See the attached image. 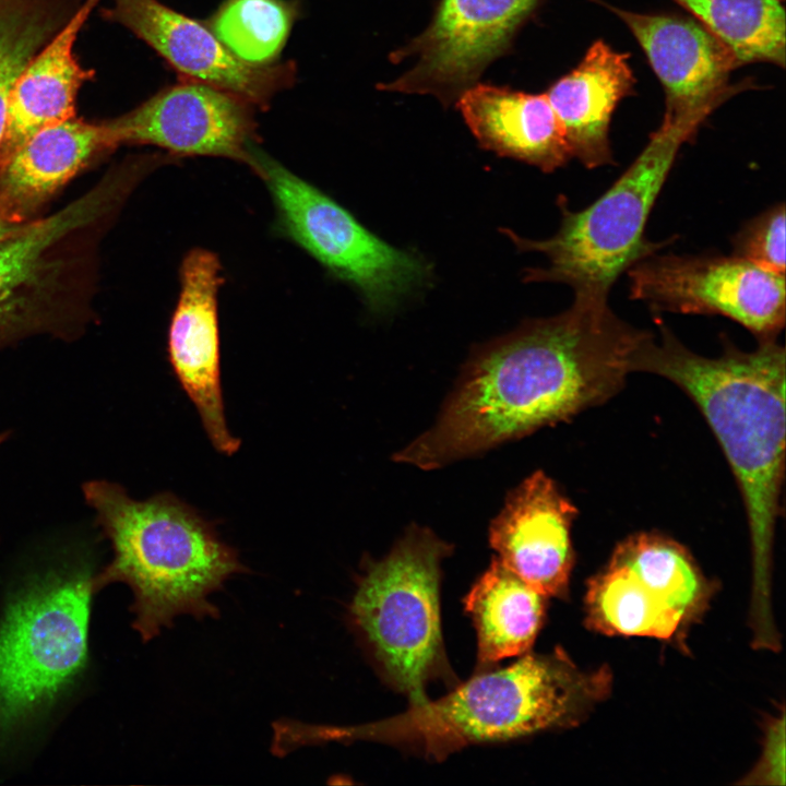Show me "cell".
<instances>
[{
  "label": "cell",
  "instance_id": "obj_1",
  "mask_svg": "<svg viewBox=\"0 0 786 786\" xmlns=\"http://www.w3.org/2000/svg\"><path fill=\"white\" fill-rule=\"evenodd\" d=\"M652 334L605 299L574 296L565 311L475 349L436 422L394 461L440 468L602 404L635 372Z\"/></svg>",
  "mask_w": 786,
  "mask_h": 786
},
{
  "label": "cell",
  "instance_id": "obj_2",
  "mask_svg": "<svg viewBox=\"0 0 786 786\" xmlns=\"http://www.w3.org/2000/svg\"><path fill=\"white\" fill-rule=\"evenodd\" d=\"M635 371L677 384L698 405L717 438L743 498L751 537L757 610L769 609L772 544L785 471V349L775 340L751 352L729 341L717 357L687 348L658 322Z\"/></svg>",
  "mask_w": 786,
  "mask_h": 786
},
{
  "label": "cell",
  "instance_id": "obj_3",
  "mask_svg": "<svg viewBox=\"0 0 786 786\" xmlns=\"http://www.w3.org/2000/svg\"><path fill=\"white\" fill-rule=\"evenodd\" d=\"M604 669L583 671L560 650L524 654L504 668H486L437 700L409 702L401 714L361 725L294 720V748L323 742L372 741L442 761L473 745L511 741L575 724L608 690Z\"/></svg>",
  "mask_w": 786,
  "mask_h": 786
},
{
  "label": "cell",
  "instance_id": "obj_4",
  "mask_svg": "<svg viewBox=\"0 0 786 786\" xmlns=\"http://www.w3.org/2000/svg\"><path fill=\"white\" fill-rule=\"evenodd\" d=\"M82 491L112 550L93 575L94 591L118 582L130 587L132 628L143 642L179 616L217 619L210 597L231 576L250 572L214 526L170 492L135 500L122 486L99 479Z\"/></svg>",
  "mask_w": 786,
  "mask_h": 786
},
{
  "label": "cell",
  "instance_id": "obj_5",
  "mask_svg": "<svg viewBox=\"0 0 786 786\" xmlns=\"http://www.w3.org/2000/svg\"><path fill=\"white\" fill-rule=\"evenodd\" d=\"M698 129L663 118L640 155L597 200L573 211L559 196L561 222L550 238L531 240L505 229L519 249L548 259L547 267L526 271L525 279L563 283L574 296L608 300L622 273L663 248L646 238V224L681 145Z\"/></svg>",
  "mask_w": 786,
  "mask_h": 786
},
{
  "label": "cell",
  "instance_id": "obj_6",
  "mask_svg": "<svg viewBox=\"0 0 786 786\" xmlns=\"http://www.w3.org/2000/svg\"><path fill=\"white\" fill-rule=\"evenodd\" d=\"M453 547L412 525L382 559H364L348 620L383 679L409 702L427 683L456 686L446 658L440 610L441 562Z\"/></svg>",
  "mask_w": 786,
  "mask_h": 786
},
{
  "label": "cell",
  "instance_id": "obj_7",
  "mask_svg": "<svg viewBox=\"0 0 786 786\" xmlns=\"http://www.w3.org/2000/svg\"><path fill=\"white\" fill-rule=\"evenodd\" d=\"M93 574L70 563L35 576L0 619V739L49 707L88 658Z\"/></svg>",
  "mask_w": 786,
  "mask_h": 786
},
{
  "label": "cell",
  "instance_id": "obj_8",
  "mask_svg": "<svg viewBox=\"0 0 786 786\" xmlns=\"http://www.w3.org/2000/svg\"><path fill=\"white\" fill-rule=\"evenodd\" d=\"M139 163L120 166L57 212L32 219L0 240V348L24 337L76 332L70 241L106 218L143 177Z\"/></svg>",
  "mask_w": 786,
  "mask_h": 786
},
{
  "label": "cell",
  "instance_id": "obj_9",
  "mask_svg": "<svg viewBox=\"0 0 786 786\" xmlns=\"http://www.w3.org/2000/svg\"><path fill=\"white\" fill-rule=\"evenodd\" d=\"M246 164L272 196L279 233L335 278L354 287L371 312H392L430 279V265L420 255L385 242L327 194L258 147L251 150Z\"/></svg>",
  "mask_w": 786,
  "mask_h": 786
},
{
  "label": "cell",
  "instance_id": "obj_10",
  "mask_svg": "<svg viewBox=\"0 0 786 786\" xmlns=\"http://www.w3.org/2000/svg\"><path fill=\"white\" fill-rule=\"evenodd\" d=\"M627 273L630 297L653 311L723 315L743 325L760 341L776 340L784 329L785 275L738 255L655 252Z\"/></svg>",
  "mask_w": 786,
  "mask_h": 786
},
{
  "label": "cell",
  "instance_id": "obj_11",
  "mask_svg": "<svg viewBox=\"0 0 786 786\" xmlns=\"http://www.w3.org/2000/svg\"><path fill=\"white\" fill-rule=\"evenodd\" d=\"M537 1L442 0L428 27L392 55L395 62L409 58L410 67L380 88L456 102L503 52Z\"/></svg>",
  "mask_w": 786,
  "mask_h": 786
},
{
  "label": "cell",
  "instance_id": "obj_12",
  "mask_svg": "<svg viewBox=\"0 0 786 786\" xmlns=\"http://www.w3.org/2000/svg\"><path fill=\"white\" fill-rule=\"evenodd\" d=\"M119 144H147L175 157L215 156L246 163L254 145L249 104L211 85L186 81L104 122Z\"/></svg>",
  "mask_w": 786,
  "mask_h": 786
},
{
  "label": "cell",
  "instance_id": "obj_13",
  "mask_svg": "<svg viewBox=\"0 0 786 786\" xmlns=\"http://www.w3.org/2000/svg\"><path fill=\"white\" fill-rule=\"evenodd\" d=\"M222 283L216 254L202 248L186 254L167 352L174 373L194 404L212 445L233 455L239 450L240 440L230 433L224 413L217 310Z\"/></svg>",
  "mask_w": 786,
  "mask_h": 786
},
{
  "label": "cell",
  "instance_id": "obj_14",
  "mask_svg": "<svg viewBox=\"0 0 786 786\" xmlns=\"http://www.w3.org/2000/svg\"><path fill=\"white\" fill-rule=\"evenodd\" d=\"M629 28L665 92L664 117L701 123L737 91L729 75L738 68L733 52L690 19L645 14L604 3Z\"/></svg>",
  "mask_w": 786,
  "mask_h": 786
},
{
  "label": "cell",
  "instance_id": "obj_15",
  "mask_svg": "<svg viewBox=\"0 0 786 786\" xmlns=\"http://www.w3.org/2000/svg\"><path fill=\"white\" fill-rule=\"evenodd\" d=\"M106 16L128 27L186 76L249 105H269L293 79L288 64L251 66L239 60L212 31L157 0H112Z\"/></svg>",
  "mask_w": 786,
  "mask_h": 786
},
{
  "label": "cell",
  "instance_id": "obj_16",
  "mask_svg": "<svg viewBox=\"0 0 786 786\" xmlns=\"http://www.w3.org/2000/svg\"><path fill=\"white\" fill-rule=\"evenodd\" d=\"M576 508L538 471L508 497L489 526V544L501 563L547 597L568 591L574 557L571 525Z\"/></svg>",
  "mask_w": 786,
  "mask_h": 786
},
{
  "label": "cell",
  "instance_id": "obj_17",
  "mask_svg": "<svg viewBox=\"0 0 786 786\" xmlns=\"http://www.w3.org/2000/svg\"><path fill=\"white\" fill-rule=\"evenodd\" d=\"M628 58L598 39L581 62L545 93L562 124L571 157L586 168L615 164L609 141L611 117L635 83Z\"/></svg>",
  "mask_w": 786,
  "mask_h": 786
},
{
  "label": "cell",
  "instance_id": "obj_18",
  "mask_svg": "<svg viewBox=\"0 0 786 786\" xmlns=\"http://www.w3.org/2000/svg\"><path fill=\"white\" fill-rule=\"evenodd\" d=\"M479 144L551 172L572 157L562 124L546 94L476 82L456 99Z\"/></svg>",
  "mask_w": 786,
  "mask_h": 786
},
{
  "label": "cell",
  "instance_id": "obj_19",
  "mask_svg": "<svg viewBox=\"0 0 786 786\" xmlns=\"http://www.w3.org/2000/svg\"><path fill=\"white\" fill-rule=\"evenodd\" d=\"M112 147L105 123L73 117L39 130L0 164V214L32 221L95 155Z\"/></svg>",
  "mask_w": 786,
  "mask_h": 786
},
{
  "label": "cell",
  "instance_id": "obj_20",
  "mask_svg": "<svg viewBox=\"0 0 786 786\" xmlns=\"http://www.w3.org/2000/svg\"><path fill=\"white\" fill-rule=\"evenodd\" d=\"M98 1L86 0L19 75L9 100L0 164L34 133L75 117L78 91L92 72L81 68L72 48Z\"/></svg>",
  "mask_w": 786,
  "mask_h": 786
},
{
  "label": "cell",
  "instance_id": "obj_21",
  "mask_svg": "<svg viewBox=\"0 0 786 786\" xmlns=\"http://www.w3.org/2000/svg\"><path fill=\"white\" fill-rule=\"evenodd\" d=\"M546 597L495 557L464 598L477 635L478 669L526 654L544 621Z\"/></svg>",
  "mask_w": 786,
  "mask_h": 786
},
{
  "label": "cell",
  "instance_id": "obj_22",
  "mask_svg": "<svg viewBox=\"0 0 786 786\" xmlns=\"http://www.w3.org/2000/svg\"><path fill=\"white\" fill-rule=\"evenodd\" d=\"M735 56L738 66L785 67V11L781 0H674Z\"/></svg>",
  "mask_w": 786,
  "mask_h": 786
},
{
  "label": "cell",
  "instance_id": "obj_23",
  "mask_svg": "<svg viewBox=\"0 0 786 786\" xmlns=\"http://www.w3.org/2000/svg\"><path fill=\"white\" fill-rule=\"evenodd\" d=\"M586 611L591 627L607 634L669 639L683 622L631 571L610 563L591 582Z\"/></svg>",
  "mask_w": 786,
  "mask_h": 786
},
{
  "label": "cell",
  "instance_id": "obj_24",
  "mask_svg": "<svg viewBox=\"0 0 786 786\" xmlns=\"http://www.w3.org/2000/svg\"><path fill=\"white\" fill-rule=\"evenodd\" d=\"M610 564L631 571L683 621L706 606L710 588L690 555L677 543L655 534H638L619 544Z\"/></svg>",
  "mask_w": 786,
  "mask_h": 786
},
{
  "label": "cell",
  "instance_id": "obj_25",
  "mask_svg": "<svg viewBox=\"0 0 786 786\" xmlns=\"http://www.w3.org/2000/svg\"><path fill=\"white\" fill-rule=\"evenodd\" d=\"M295 15V8L282 0H228L211 27L239 60L265 66L284 45Z\"/></svg>",
  "mask_w": 786,
  "mask_h": 786
},
{
  "label": "cell",
  "instance_id": "obj_26",
  "mask_svg": "<svg viewBox=\"0 0 786 786\" xmlns=\"http://www.w3.org/2000/svg\"><path fill=\"white\" fill-rule=\"evenodd\" d=\"M785 204H774L748 221L733 238V254L785 275Z\"/></svg>",
  "mask_w": 786,
  "mask_h": 786
},
{
  "label": "cell",
  "instance_id": "obj_27",
  "mask_svg": "<svg viewBox=\"0 0 786 786\" xmlns=\"http://www.w3.org/2000/svg\"><path fill=\"white\" fill-rule=\"evenodd\" d=\"M784 717H781L769 726L762 760L751 776L766 783L784 784Z\"/></svg>",
  "mask_w": 786,
  "mask_h": 786
},
{
  "label": "cell",
  "instance_id": "obj_28",
  "mask_svg": "<svg viewBox=\"0 0 786 786\" xmlns=\"http://www.w3.org/2000/svg\"><path fill=\"white\" fill-rule=\"evenodd\" d=\"M25 224L26 223L12 222L0 214V240L15 234L23 228Z\"/></svg>",
  "mask_w": 786,
  "mask_h": 786
},
{
  "label": "cell",
  "instance_id": "obj_29",
  "mask_svg": "<svg viewBox=\"0 0 786 786\" xmlns=\"http://www.w3.org/2000/svg\"><path fill=\"white\" fill-rule=\"evenodd\" d=\"M8 436V432L0 433V445L7 440Z\"/></svg>",
  "mask_w": 786,
  "mask_h": 786
},
{
  "label": "cell",
  "instance_id": "obj_30",
  "mask_svg": "<svg viewBox=\"0 0 786 786\" xmlns=\"http://www.w3.org/2000/svg\"><path fill=\"white\" fill-rule=\"evenodd\" d=\"M781 1H783V0H781Z\"/></svg>",
  "mask_w": 786,
  "mask_h": 786
}]
</instances>
